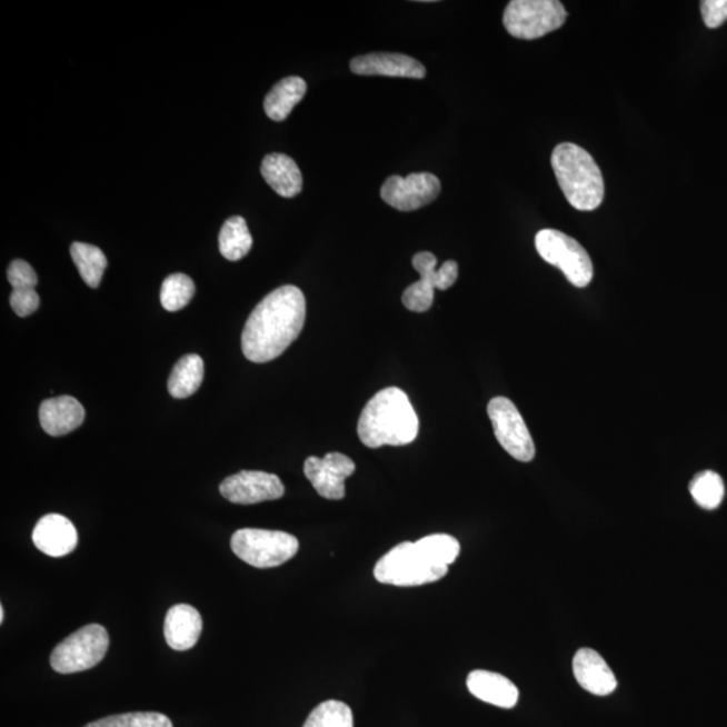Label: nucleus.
I'll use <instances>...</instances> for the list:
<instances>
[{"instance_id":"nucleus-23","label":"nucleus","mask_w":727,"mask_h":727,"mask_svg":"<svg viewBox=\"0 0 727 727\" xmlns=\"http://www.w3.org/2000/svg\"><path fill=\"white\" fill-rule=\"evenodd\" d=\"M253 245L250 229L240 216H233L222 226L219 235V248L222 257L238 261L251 251Z\"/></svg>"},{"instance_id":"nucleus-15","label":"nucleus","mask_w":727,"mask_h":727,"mask_svg":"<svg viewBox=\"0 0 727 727\" xmlns=\"http://www.w3.org/2000/svg\"><path fill=\"white\" fill-rule=\"evenodd\" d=\"M350 69L360 76H388V78L424 79L426 68L406 54L371 53L356 57Z\"/></svg>"},{"instance_id":"nucleus-22","label":"nucleus","mask_w":727,"mask_h":727,"mask_svg":"<svg viewBox=\"0 0 727 727\" xmlns=\"http://www.w3.org/2000/svg\"><path fill=\"white\" fill-rule=\"evenodd\" d=\"M202 380L203 360L199 355H187L176 364L171 371L168 390L176 399L189 398L199 390Z\"/></svg>"},{"instance_id":"nucleus-14","label":"nucleus","mask_w":727,"mask_h":727,"mask_svg":"<svg viewBox=\"0 0 727 727\" xmlns=\"http://www.w3.org/2000/svg\"><path fill=\"white\" fill-rule=\"evenodd\" d=\"M34 546L52 558L66 557L78 546L79 535L73 522L59 514L43 516L33 531Z\"/></svg>"},{"instance_id":"nucleus-3","label":"nucleus","mask_w":727,"mask_h":727,"mask_svg":"<svg viewBox=\"0 0 727 727\" xmlns=\"http://www.w3.org/2000/svg\"><path fill=\"white\" fill-rule=\"evenodd\" d=\"M551 165L559 187L572 208L590 212L601 206L604 177L588 151L574 143L558 145L552 151Z\"/></svg>"},{"instance_id":"nucleus-10","label":"nucleus","mask_w":727,"mask_h":727,"mask_svg":"<svg viewBox=\"0 0 727 727\" xmlns=\"http://www.w3.org/2000/svg\"><path fill=\"white\" fill-rule=\"evenodd\" d=\"M488 416L502 449L520 462L532 461L537 450L531 432L512 401L502 397L490 400Z\"/></svg>"},{"instance_id":"nucleus-29","label":"nucleus","mask_w":727,"mask_h":727,"mask_svg":"<svg viewBox=\"0 0 727 727\" xmlns=\"http://www.w3.org/2000/svg\"><path fill=\"white\" fill-rule=\"evenodd\" d=\"M8 279L12 289H36L38 285L33 267L21 259L12 261L8 270Z\"/></svg>"},{"instance_id":"nucleus-7","label":"nucleus","mask_w":727,"mask_h":727,"mask_svg":"<svg viewBox=\"0 0 727 727\" xmlns=\"http://www.w3.org/2000/svg\"><path fill=\"white\" fill-rule=\"evenodd\" d=\"M535 247L541 259L562 271L571 285L584 289L591 283L595 270L589 253L569 235L557 229H541L535 238Z\"/></svg>"},{"instance_id":"nucleus-21","label":"nucleus","mask_w":727,"mask_h":727,"mask_svg":"<svg viewBox=\"0 0 727 727\" xmlns=\"http://www.w3.org/2000/svg\"><path fill=\"white\" fill-rule=\"evenodd\" d=\"M306 91H308V86L303 79L297 78V76L280 80L266 96L263 106L267 117L276 121L289 118L292 108L303 99Z\"/></svg>"},{"instance_id":"nucleus-16","label":"nucleus","mask_w":727,"mask_h":727,"mask_svg":"<svg viewBox=\"0 0 727 727\" xmlns=\"http://www.w3.org/2000/svg\"><path fill=\"white\" fill-rule=\"evenodd\" d=\"M574 676L584 690L606 697L616 690L617 679L608 663L595 649H579L572 660Z\"/></svg>"},{"instance_id":"nucleus-2","label":"nucleus","mask_w":727,"mask_h":727,"mask_svg":"<svg viewBox=\"0 0 727 727\" xmlns=\"http://www.w3.org/2000/svg\"><path fill=\"white\" fill-rule=\"evenodd\" d=\"M357 432L367 448L405 446L416 441L419 419L406 392L398 387H388L368 401Z\"/></svg>"},{"instance_id":"nucleus-18","label":"nucleus","mask_w":727,"mask_h":727,"mask_svg":"<svg viewBox=\"0 0 727 727\" xmlns=\"http://www.w3.org/2000/svg\"><path fill=\"white\" fill-rule=\"evenodd\" d=\"M86 410L73 397H59L42 401L40 422L44 432L52 437L66 436L84 422Z\"/></svg>"},{"instance_id":"nucleus-6","label":"nucleus","mask_w":727,"mask_h":727,"mask_svg":"<svg viewBox=\"0 0 727 727\" xmlns=\"http://www.w3.org/2000/svg\"><path fill=\"white\" fill-rule=\"evenodd\" d=\"M567 11L558 0H512L504 11L502 22L509 34L519 40H537L564 27Z\"/></svg>"},{"instance_id":"nucleus-9","label":"nucleus","mask_w":727,"mask_h":727,"mask_svg":"<svg viewBox=\"0 0 727 727\" xmlns=\"http://www.w3.org/2000/svg\"><path fill=\"white\" fill-rule=\"evenodd\" d=\"M412 266L420 273V280L407 287L401 302L410 311L425 312L431 308L434 290H448L456 283L458 265L449 260L437 270L436 255L419 252L412 258Z\"/></svg>"},{"instance_id":"nucleus-8","label":"nucleus","mask_w":727,"mask_h":727,"mask_svg":"<svg viewBox=\"0 0 727 727\" xmlns=\"http://www.w3.org/2000/svg\"><path fill=\"white\" fill-rule=\"evenodd\" d=\"M108 646L110 636L107 629L99 624H89L53 649L50 665L59 674L87 671L104 659Z\"/></svg>"},{"instance_id":"nucleus-5","label":"nucleus","mask_w":727,"mask_h":727,"mask_svg":"<svg viewBox=\"0 0 727 727\" xmlns=\"http://www.w3.org/2000/svg\"><path fill=\"white\" fill-rule=\"evenodd\" d=\"M232 551L257 569H271L296 557L299 541L292 535L269 529L242 528L232 535Z\"/></svg>"},{"instance_id":"nucleus-30","label":"nucleus","mask_w":727,"mask_h":727,"mask_svg":"<svg viewBox=\"0 0 727 727\" xmlns=\"http://www.w3.org/2000/svg\"><path fill=\"white\" fill-rule=\"evenodd\" d=\"M10 305L17 316L28 317L38 310L40 296L36 289H12Z\"/></svg>"},{"instance_id":"nucleus-17","label":"nucleus","mask_w":727,"mask_h":727,"mask_svg":"<svg viewBox=\"0 0 727 727\" xmlns=\"http://www.w3.org/2000/svg\"><path fill=\"white\" fill-rule=\"evenodd\" d=\"M202 618L200 611L188 604L170 608L165 618V639L170 648L188 650L200 640Z\"/></svg>"},{"instance_id":"nucleus-31","label":"nucleus","mask_w":727,"mask_h":727,"mask_svg":"<svg viewBox=\"0 0 727 727\" xmlns=\"http://www.w3.org/2000/svg\"><path fill=\"white\" fill-rule=\"evenodd\" d=\"M700 11L707 28L723 27L727 21V0H704L700 2Z\"/></svg>"},{"instance_id":"nucleus-27","label":"nucleus","mask_w":727,"mask_h":727,"mask_svg":"<svg viewBox=\"0 0 727 727\" xmlns=\"http://www.w3.org/2000/svg\"><path fill=\"white\" fill-rule=\"evenodd\" d=\"M196 286L185 273H173L163 280L161 289V303L168 311H178L185 308L193 298Z\"/></svg>"},{"instance_id":"nucleus-20","label":"nucleus","mask_w":727,"mask_h":727,"mask_svg":"<svg viewBox=\"0 0 727 727\" xmlns=\"http://www.w3.org/2000/svg\"><path fill=\"white\" fill-rule=\"evenodd\" d=\"M260 170L265 181L285 199H292L301 193L302 173L295 159L273 152L265 157Z\"/></svg>"},{"instance_id":"nucleus-32","label":"nucleus","mask_w":727,"mask_h":727,"mask_svg":"<svg viewBox=\"0 0 727 727\" xmlns=\"http://www.w3.org/2000/svg\"><path fill=\"white\" fill-rule=\"evenodd\" d=\"M3 621H4V609H3V606H2V608H0V623H3Z\"/></svg>"},{"instance_id":"nucleus-11","label":"nucleus","mask_w":727,"mask_h":727,"mask_svg":"<svg viewBox=\"0 0 727 727\" xmlns=\"http://www.w3.org/2000/svg\"><path fill=\"white\" fill-rule=\"evenodd\" d=\"M439 193L441 182L431 173H414L406 178L392 176L381 188V199L400 212H411L429 206Z\"/></svg>"},{"instance_id":"nucleus-12","label":"nucleus","mask_w":727,"mask_h":727,"mask_svg":"<svg viewBox=\"0 0 727 727\" xmlns=\"http://www.w3.org/2000/svg\"><path fill=\"white\" fill-rule=\"evenodd\" d=\"M225 499L240 506L278 500L285 495V485L276 475L258 470H241L220 484Z\"/></svg>"},{"instance_id":"nucleus-25","label":"nucleus","mask_w":727,"mask_h":727,"mask_svg":"<svg viewBox=\"0 0 727 727\" xmlns=\"http://www.w3.org/2000/svg\"><path fill=\"white\" fill-rule=\"evenodd\" d=\"M690 492L699 507L716 509L724 500L725 485L716 471L706 470L695 476L690 484Z\"/></svg>"},{"instance_id":"nucleus-28","label":"nucleus","mask_w":727,"mask_h":727,"mask_svg":"<svg viewBox=\"0 0 727 727\" xmlns=\"http://www.w3.org/2000/svg\"><path fill=\"white\" fill-rule=\"evenodd\" d=\"M86 727H173L161 713H127L94 720Z\"/></svg>"},{"instance_id":"nucleus-4","label":"nucleus","mask_w":727,"mask_h":727,"mask_svg":"<svg viewBox=\"0 0 727 727\" xmlns=\"http://www.w3.org/2000/svg\"><path fill=\"white\" fill-rule=\"evenodd\" d=\"M448 571L449 567L437 562L418 540L394 547L376 564L374 574L380 584L408 588L437 582Z\"/></svg>"},{"instance_id":"nucleus-13","label":"nucleus","mask_w":727,"mask_h":727,"mask_svg":"<svg viewBox=\"0 0 727 727\" xmlns=\"http://www.w3.org/2000/svg\"><path fill=\"white\" fill-rule=\"evenodd\" d=\"M303 470L318 495L328 500H341L346 497V480L355 474L356 465L341 452H329L323 458L306 459Z\"/></svg>"},{"instance_id":"nucleus-26","label":"nucleus","mask_w":727,"mask_h":727,"mask_svg":"<svg viewBox=\"0 0 727 727\" xmlns=\"http://www.w3.org/2000/svg\"><path fill=\"white\" fill-rule=\"evenodd\" d=\"M303 727H353V714L343 701L327 700L311 711Z\"/></svg>"},{"instance_id":"nucleus-19","label":"nucleus","mask_w":727,"mask_h":727,"mask_svg":"<svg viewBox=\"0 0 727 727\" xmlns=\"http://www.w3.org/2000/svg\"><path fill=\"white\" fill-rule=\"evenodd\" d=\"M467 685L471 695L489 705L501 709H512L518 705V687L500 674L477 669L469 674Z\"/></svg>"},{"instance_id":"nucleus-1","label":"nucleus","mask_w":727,"mask_h":727,"mask_svg":"<svg viewBox=\"0 0 727 727\" xmlns=\"http://www.w3.org/2000/svg\"><path fill=\"white\" fill-rule=\"evenodd\" d=\"M306 299L296 286L270 292L248 317L241 335L242 353L252 362H269L282 355L301 335Z\"/></svg>"},{"instance_id":"nucleus-24","label":"nucleus","mask_w":727,"mask_h":727,"mask_svg":"<svg viewBox=\"0 0 727 727\" xmlns=\"http://www.w3.org/2000/svg\"><path fill=\"white\" fill-rule=\"evenodd\" d=\"M70 257L78 267L82 280L91 289H98L108 265L104 252L99 247L74 241L70 246Z\"/></svg>"}]
</instances>
